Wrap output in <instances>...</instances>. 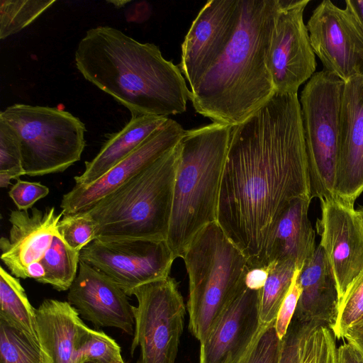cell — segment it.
<instances>
[{"label": "cell", "instance_id": "22", "mask_svg": "<svg viewBox=\"0 0 363 363\" xmlns=\"http://www.w3.org/2000/svg\"><path fill=\"white\" fill-rule=\"evenodd\" d=\"M168 119V117L152 115L131 117L121 130L108 135L98 154L91 161L85 162L83 173L74 178L75 185L87 186L98 180Z\"/></svg>", "mask_w": 363, "mask_h": 363}, {"label": "cell", "instance_id": "33", "mask_svg": "<svg viewBox=\"0 0 363 363\" xmlns=\"http://www.w3.org/2000/svg\"><path fill=\"white\" fill-rule=\"evenodd\" d=\"M57 233L65 242L80 251L96 239V226L85 212L63 215L57 223Z\"/></svg>", "mask_w": 363, "mask_h": 363}, {"label": "cell", "instance_id": "20", "mask_svg": "<svg viewBox=\"0 0 363 363\" xmlns=\"http://www.w3.org/2000/svg\"><path fill=\"white\" fill-rule=\"evenodd\" d=\"M37 333L48 363H77L89 328L68 301L45 299L35 310Z\"/></svg>", "mask_w": 363, "mask_h": 363}, {"label": "cell", "instance_id": "5", "mask_svg": "<svg viewBox=\"0 0 363 363\" xmlns=\"http://www.w3.org/2000/svg\"><path fill=\"white\" fill-rule=\"evenodd\" d=\"M180 141L86 213L96 226V239L166 240L172 214Z\"/></svg>", "mask_w": 363, "mask_h": 363}, {"label": "cell", "instance_id": "15", "mask_svg": "<svg viewBox=\"0 0 363 363\" xmlns=\"http://www.w3.org/2000/svg\"><path fill=\"white\" fill-rule=\"evenodd\" d=\"M185 131L179 123L169 118L98 180L87 186L74 185L64 194L61 212L63 215L74 214L89 209L174 147Z\"/></svg>", "mask_w": 363, "mask_h": 363}, {"label": "cell", "instance_id": "28", "mask_svg": "<svg viewBox=\"0 0 363 363\" xmlns=\"http://www.w3.org/2000/svg\"><path fill=\"white\" fill-rule=\"evenodd\" d=\"M55 2L54 0H1L0 39L23 30Z\"/></svg>", "mask_w": 363, "mask_h": 363}, {"label": "cell", "instance_id": "3", "mask_svg": "<svg viewBox=\"0 0 363 363\" xmlns=\"http://www.w3.org/2000/svg\"><path fill=\"white\" fill-rule=\"evenodd\" d=\"M279 9V0H240L229 43L191 88L189 100L198 113L234 126L273 96L267 55Z\"/></svg>", "mask_w": 363, "mask_h": 363}, {"label": "cell", "instance_id": "11", "mask_svg": "<svg viewBox=\"0 0 363 363\" xmlns=\"http://www.w3.org/2000/svg\"><path fill=\"white\" fill-rule=\"evenodd\" d=\"M306 27L325 70L344 82L363 75V28L346 1L343 9L330 0L321 1Z\"/></svg>", "mask_w": 363, "mask_h": 363}, {"label": "cell", "instance_id": "34", "mask_svg": "<svg viewBox=\"0 0 363 363\" xmlns=\"http://www.w3.org/2000/svg\"><path fill=\"white\" fill-rule=\"evenodd\" d=\"M282 340L278 337L274 322L262 325L255 339L238 363H278Z\"/></svg>", "mask_w": 363, "mask_h": 363}, {"label": "cell", "instance_id": "14", "mask_svg": "<svg viewBox=\"0 0 363 363\" xmlns=\"http://www.w3.org/2000/svg\"><path fill=\"white\" fill-rule=\"evenodd\" d=\"M240 0H211L200 10L182 45L180 70L192 88L214 64L236 27Z\"/></svg>", "mask_w": 363, "mask_h": 363}, {"label": "cell", "instance_id": "1", "mask_svg": "<svg viewBox=\"0 0 363 363\" xmlns=\"http://www.w3.org/2000/svg\"><path fill=\"white\" fill-rule=\"evenodd\" d=\"M296 199L311 201L297 94H277L232 126L217 223L249 269L267 266L280 218Z\"/></svg>", "mask_w": 363, "mask_h": 363}, {"label": "cell", "instance_id": "10", "mask_svg": "<svg viewBox=\"0 0 363 363\" xmlns=\"http://www.w3.org/2000/svg\"><path fill=\"white\" fill-rule=\"evenodd\" d=\"M176 258L166 240H94L80 252V260L101 272L126 294L169 276Z\"/></svg>", "mask_w": 363, "mask_h": 363}, {"label": "cell", "instance_id": "37", "mask_svg": "<svg viewBox=\"0 0 363 363\" xmlns=\"http://www.w3.org/2000/svg\"><path fill=\"white\" fill-rule=\"evenodd\" d=\"M301 323L293 318L282 339L278 363H298Z\"/></svg>", "mask_w": 363, "mask_h": 363}, {"label": "cell", "instance_id": "31", "mask_svg": "<svg viewBox=\"0 0 363 363\" xmlns=\"http://www.w3.org/2000/svg\"><path fill=\"white\" fill-rule=\"evenodd\" d=\"M121 363L123 361L118 344L101 330L90 329L77 354V363Z\"/></svg>", "mask_w": 363, "mask_h": 363}, {"label": "cell", "instance_id": "6", "mask_svg": "<svg viewBox=\"0 0 363 363\" xmlns=\"http://www.w3.org/2000/svg\"><path fill=\"white\" fill-rule=\"evenodd\" d=\"M182 259L189 278L188 328L201 344L218 317L246 288L249 268L217 222L196 235Z\"/></svg>", "mask_w": 363, "mask_h": 363}, {"label": "cell", "instance_id": "25", "mask_svg": "<svg viewBox=\"0 0 363 363\" xmlns=\"http://www.w3.org/2000/svg\"><path fill=\"white\" fill-rule=\"evenodd\" d=\"M79 262L80 251L67 245L57 233L40 260L45 274L39 282L60 291L69 290L77 275Z\"/></svg>", "mask_w": 363, "mask_h": 363}, {"label": "cell", "instance_id": "29", "mask_svg": "<svg viewBox=\"0 0 363 363\" xmlns=\"http://www.w3.org/2000/svg\"><path fill=\"white\" fill-rule=\"evenodd\" d=\"M0 363H48L36 342L0 320Z\"/></svg>", "mask_w": 363, "mask_h": 363}, {"label": "cell", "instance_id": "4", "mask_svg": "<svg viewBox=\"0 0 363 363\" xmlns=\"http://www.w3.org/2000/svg\"><path fill=\"white\" fill-rule=\"evenodd\" d=\"M232 126L213 122L188 130L180 140L172 214L166 242L181 257L206 225L217 222L218 206Z\"/></svg>", "mask_w": 363, "mask_h": 363}, {"label": "cell", "instance_id": "43", "mask_svg": "<svg viewBox=\"0 0 363 363\" xmlns=\"http://www.w3.org/2000/svg\"><path fill=\"white\" fill-rule=\"evenodd\" d=\"M357 213L363 226V206L357 211Z\"/></svg>", "mask_w": 363, "mask_h": 363}, {"label": "cell", "instance_id": "21", "mask_svg": "<svg viewBox=\"0 0 363 363\" xmlns=\"http://www.w3.org/2000/svg\"><path fill=\"white\" fill-rule=\"evenodd\" d=\"M298 280L301 295L293 318L301 323L325 325L333 330L338 314L337 289L330 264L319 245L304 263Z\"/></svg>", "mask_w": 363, "mask_h": 363}, {"label": "cell", "instance_id": "16", "mask_svg": "<svg viewBox=\"0 0 363 363\" xmlns=\"http://www.w3.org/2000/svg\"><path fill=\"white\" fill-rule=\"evenodd\" d=\"M333 192L352 206L363 192V75L344 82Z\"/></svg>", "mask_w": 363, "mask_h": 363}, {"label": "cell", "instance_id": "24", "mask_svg": "<svg viewBox=\"0 0 363 363\" xmlns=\"http://www.w3.org/2000/svg\"><path fill=\"white\" fill-rule=\"evenodd\" d=\"M35 310L18 278L1 267L0 320L22 332L40 345Z\"/></svg>", "mask_w": 363, "mask_h": 363}, {"label": "cell", "instance_id": "32", "mask_svg": "<svg viewBox=\"0 0 363 363\" xmlns=\"http://www.w3.org/2000/svg\"><path fill=\"white\" fill-rule=\"evenodd\" d=\"M363 318V272L339 303L338 314L333 329L336 339H345L350 330Z\"/></svg>", "mask_w": 363, "mask_h": 363}, {"label": "cell", "instance_id": "36", "mask_svg": "<svg viewBox=\"0 0 363 363\" xmlns=\"http://www.w3.org/2000/svg\"><path fill=\"white\" fill-rule=\"evenodd\" d=\"M49 194V189L39 182H31L19 179L9 191L18 210L28 211L40 199Z\"/></svg>", "mask_w": 363, "mask_h": 363}, {"label": "cell", "instance_id": "7", "mask_svg": "<svg viewBox=\"0 0 363 363\" xmlns=\"http://www.w3.org/2000/svg\"><path fill=\"white\" fill-rule=\"evenodd\" d=\"M0 118L16 133L26 174L62 172L80 160L86 127L77 117L55 107L15 104Z\"/></svg>", "mask_w": 363, "mask_h": 363}, {"label": "cell", "instance_id": "9", "mask_svg": "<svg viewBox=\"0 0 363 363\" xmlns=\"http://www.w3.org/2000/svg\"><path fill=\"white\" fill-rule=\"evenodd\" d=\"M134 333L130 354L139 348L135 363H175L186 306L175 279L168 276L134 289Z\"/></svg>", "mask_w": 363, "mask_h": 363}, {"label": "cell", "instance_id": "19", "mask_svg": "<svg viewBox=\"0 0 363 363\" xmlns=\"http://www.w3.org/2000/svg\"><path fill=\"white\" fill-rule=\"evenodd\" d=\"M63 213L54 207L40 210H13L9 214L11 225L9 238L0 239L1 259L11 274L27 279L30 265L40 262L57 234V223Z\"/></svg>", "mask_w": 363, "mask_h": 363}, {"label": "cell", "instance_id": "26", "mask_svg": "<svg viewBox=\"0 0 363 363\" xmlns=\"http://www.w3.org/2000/svg\"><path fill=\"white\" fill-rule=\"evenodd\" d=\"M269 265L268 278L258 294L259 318L261 325H264L275 321L296 269L291 261H275Z\"/></svg>", "mask_w": 363, "mask_h": 363}, {"label": "cell", "instance_id": "42", "mask_svg": "<svg viewBox=\"0 0 363 363\" xmlns=\"http://www.w3.org/2000/svg\"><path fill=\"white\" fill-rule=\"evenodd\" d=\"M362 332H363V318L350 330L347 334L346 337L350 335L359 333Z\"/></svg>", "mask_w": 363, "mask_h": 363}, {"label": "cell", "instance_id": "39", "mask_svg": "<svg viewBox=\"0 0 363 363\" xmlns=\"http://www.w3.org/2000/svg\"><path fill=\"white\" fill-rule=\"evenodd\" d=\"M337 363H363V358L349 342H344L337 349Z\"/></svg>", "mask_w": 363, "mask_h": 363}, {"label": "cell", "instance_id": "27", "mask_svg": "<svg viewBox=\"0 0 363 363\" xmlns=\"http://www.w3.org/2000/svg\"><path fill=\"white\" fill-rule=\"evenodd\" d=\"M301 323L298 363H337L336 337L328 326Z\"/></svg>", "mask_w": 363, "mask_h": 363}, {"label": "cell", "instance_id": "38", "mask_svg": "<svg viewBox=\"0 0 363 363\" xmlns=\"http://www.w3.org/2000/svg\"><path fill=\"white\" fill-rule=\"evenodd\" d=\"M269 271V265L248 269L245 277V286L254 291L261 290L267 281Z\"/></svg>", "mask_w": 363, "mask_h": 363}, {"label": "cell", "instance_id": "13", "mask_svg": "<svg viewBox=\"0 0 363 363\" xmlns=\"http://www.w3.org/2000/svg\"><path fill=\"white\" fill-rule=\"evenodd\" d=\"M315 228L335 278L339 303L363 272V226L354 206L336 196L320 200Z\"/></svg>", "mask_w": 363, "mask_h": 363}, {"label": "cell", "instance_id": "12", "mask_svg": "<svg viewBox=\"0 0 363 363\" xmlns=\"http://www.w3.org/2000/svg\"><path fill=\"white\" fill-rule=\"evenodd\" d=\"M279 1L267 66L275 93L297 94L316 69L315 55L303 21V12L310 1Z\"/></svg>", "mask_w": 363, "mask_h": 363}, {"label": "cell", "instance_id": "23", "mask_svg": "<svg viewBox=\"0 0 363 363\" xmlns=\"http://www.w3.org/2000/svg\"><path fill=\"white\" fill-rule=\"evenodd\" d=\"M311 202L296 199L282 215L275 232L270 263L291 261L301 269L313 255L316 249L315 233L308 217Z\"/></svg>", "mask_w": 363, "mask_h": 363}, {"label": "cell", "instance_id": "45", "mask_svg": "<svg viewBox=\"0 0 363 363\" xmlns=\"http://www.w3.org/2000/svg\"><path fill=\"white\" fill-rule=\"evenodd\" d=\"M84 363H95V362H84ZM121 363H125V362H123Z\"/></svg>", "mask_w": 363, "mask_h": 363}, {"label": "cell", "instance_id": "2", "mask_svg": "<svg viewBox=\"0 0 363 363\" xmlns=\"http://www.w3.org/2000/svg\"><path fill=\"white\" fill-rule=\"evenodd\" d=\"M83 77L112 96L131 117L183 113L190 98L180 69L158 46L108 26L89 29L74 53Z\"/></svg>", "mask_w": 363, "mask_h": 363}, {"label": "cell", "instance_id": "41", "mask_svg": "<svg viewBox=\"0 0 363 363\" xmlns=\"http://www.w3.org/2000/svg\"><path fill=\"white\" fill-rule=\"evenodd\" d=\"M350 4L363 28V0H346Z\"/></svg>", "mask_w": 363, "mask_h": 363}, {"label": "cell", "instance_id": "17", "mask_svg": "<svg viewBox=\"0 0 363 363\" xmlns=\"http://www.w3.org/2000/svg\"><path fill=\"white\" fill-rule=\"evenodd\" d=\"M67 301L94 327L116 328L133 335L132 305L125 291L108 276L80 260Z\"/></svg>", "mask_w": 363, "mask_h": 363}, {"label": "cell", "instance_id": "44", "mask_svg": "<svg viewBox=\"0 0 363 363\" xmlns=\"http://www.w3.org/2000/svg\"><path fill=\"white\" fill-rule=\"evenodd\" d=\"M108 2L111 3V4H119V7H121V6H120L121 4H125L128 1H108Z\"/></svg>", "mask_w": 363, "mask_h": 363}, {"label": "cell", "instance_id": "35", "mask_svg": "<svg viewBox=\"0 0 363 363\" xmlns=\"http://www.w3.org/2000/svg\"><path fill=\"white\" fill-rule=\"evenodd\" d=\"M301 269L296 267L291 286L278 311L274 321L276 333L281 340L285 336L291 323L301 295V286L298 277Z\"/></svg>", "mask_w": 363, "mask_h": 363}, {"label": "cell", "instance_id": "30", "mask_svg": "<svg viewBox=\"0 0 363 363\" xmlns=\"http://www.w3.org/2000/svg\"><path fill=\"white\" fill-rule=\"evenodd\" d=\"M26 174L21 145L15 130L0 118V186L6 188L11 179Z\"/></svg>", "mask_w": 363, "mask_h": 363}, {"label": "cell", "instance_id": "8", "mask_svg": "<svg viewBox=\"0 0 363 363\" xmlns=\"http://www.w3.org/2000/svg\"><path fill=\"white\" fill-rule=\"evenodd\" d=\"M344 82L324 69L307 81L299 100L311 197L334 196Z\"/></svg>", "mask_w": 363, "mask_h": 363}, {"label": "cell", "instance_id": "18", "mask_svg": "<svg viewBox=\"0 0 363 363\" xmlns=\"http://www.w3.org/2000/svg\"><path fill=\"white\" fill-rule=\"evenodd\" d=\"M259 291L247 287L216 321L206 340L200 344L199 363H238L261 327Z\"/></svg>", "mask_w": 363, "mask_h": 363}, {"label": "cell", "instance_id": "40", "mask_svg": "<svg viewBox=\"0 0 363 363\" xmlns=\"http://www.w3.org/2000/svg\"><path fill=\"white\" fill-rule=\"evenodd\" d=\"M345 340L356 349L363 358V332L350 335Z\"/></svg>", "mask_w": 363, "mask_h": 363}]
</instances>
